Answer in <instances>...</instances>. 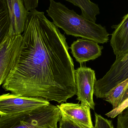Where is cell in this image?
Here are the masks:
<instances>
[{"instance_id": "obj_1", "label": "cell", "mask_w": 128, "mask_h": 128, "mask_svg": "<svg viewBox=\"0 0 128 128\" xmlns=\"http://www.w3.org/2000/svg\"><path fill=\"white\" fill-rule=\"evenodd\" d=\"M22 35L19 52L3 89L58 103L76 95L74 62L58 28L35 9L28 12Z\"/></svg>"}, {"instance_id": "obj_2", "label": "cell", "mask_w": 128, "mask_h": 128, "mask_svg": "<svg viewBox=\"0 0 128 128\" xmlns=\"http://www.w3.org/2000/svg\"><path fill=\"white\" fill-rule=\"evenodd\" d=\"M46 10L52 22L67 35L93 40L98 44L107 42L109 34L105 27L78 15L74 10L54 0H50Z\"/></svg>"}, {"instance_id": "obj_3", "label": "cell", "mask_w": 128, "mask_h": 128, "mask_svg": "<svg viewBox=\"0 0 128 128\" xmlns=\"http://www.w3.org/2000/svg\"><path fill=\"white\" fill-rule=\"evenodd\" d=\"M61 118L59 108L50 104L29 112L0 116V128H57Z\"/></svg>"}, {"instance_id": "obj_4", "label": "cell", "mask_w": 128, "mask_h": 128, "mask_svg": "<svg viewBox=\"0 0 128 128\" xmlns=\"http://www.w3.org/2000/svg\"><path fill=\"white\" fill-rule=\"evenodd\" d=\"M128 78V53L116 57L110 70L102 78L96 80L94 94L104 99L108 93L120 83Z\"/></svg>"}, {"instance_id": "obj_5", "label": "cell", "mask_w": 128, "mask_h": 128, "mask_svg": "<svg viewBox=\"0 0 128 128\" xmlns=\"http://www.w3.org/2000/svg\"><path fill=\"white\" fill-rule=\"evenodd\" d=\"M50 104L44 98L8 93L0 95V116H7L31 111Z\"/></svg>"}, {"instance_id": "obj_6", "label": "cell", "mask_w": 128, "mask_h": 128, "mask_svg": "<svg viewBox=\"0 0 128 128\" xmlns=\"http://www.w3.org/2000/svg\"><path fill=\"white\" fill-rule=\"evenodd\" d=\"M74 78L77 96L76 100L81 104L94 110L95 104L93 100L94 85L97 80L95 71L86 66L75 70Z\"/></svg>"}, {"instance_id": "obj_7", "label": "cell", "mask_w": 128, "mask_h": 128, "mask_svg": "<svg viewBox=\"0 0 128 128\" xmlns=\"http://www.w3.org/2000/svg\"><path fill=\"white\" fill-rule=\"evenodd\" d=\"M22 39V34H9L0 45V86L14 66Z\"/></svg>"}, {"instance_id": "obj_8", "label": "cell", "mask_w": 128, "mask_h": 128, "mask_svg": "<svg viewBox=\"0 0 128 128\" xmlns=\"http://www.w3.org/2000/svg\"><path fill=\"white\" fill-rule=\"evenodd\" d=\"M103 48L96 42L83 38L74 41L70 47L72 54L80 64L100 57Z\"/></svg>"}, {"instance_id": "obj_9", "label": "cell", "mask_w": 128, "mask_h": 128, "mask_svg": "<svg viewBox=\"0 0 128 128\" xmlns=\"http://www.w3.org/2000/svg\"><path fill=\"white\" fill-rule=\"evenodd\" d=\"M61 112L83 128H94L88 107L80 104L62 103L57 105Z\"/></svg>"}, {"instance_id": "obj_10", "label": "cell", "mask_w": 128, "mask_h": 128, "mask_svg": "<svg viewBox=\"0 0 128 128\" xmlns=\"http://www.w3.org/2000/svg\"><path fill=\"white\" fill-rule=\"evenodd\" d=\"M10 20L9 34H22L28 12L22 0H6Z\"/></svg>"}, {"instance_id": "obj_11", "label": "cell", "mask_w": 128, "mask_h": 128, "mask_svg": "<svg viewBox=\"0 0 128 128\" xmlns=\"http://www.w3.org/2000/svg\"><path fill=\"white\" fill-rule=\"evenodd\" d=\"M112 28L115 30L112 34L110 45L116 57H120L128 53V13L119 24Z\"/></svg>"}, {"instance_id": "obj_12", "label": "cell", "mask_w": 128, "mask_h": 128, "mask_svg": "<svg viewBox=\"0 0 128 128\" xmlns=\"http://www.w3.org/2000/svg\"><path fill=\"white\" fill-rule=\"evenodd\" d=\"M28 12L35 10L38 6L39 0H22ZM74 6L78 7L81 10V16L90 21H95L96 16L100 13L98 5L91 0H65Z\"/></svg>"}, {"instance_id": "obj_13", "label": "cell", "mask_w": 128, "mask_h": 128, "mask_svg": "<svg viewBox=\"0 0 128 128\" xmlns=\"http://www.w3.org/2000/svg\"><path fill=\"white\" fill-rule=\"evenodd\" d=\"M10 20L6 0H0V45L9 34Z\"/></svg>"}, {"instance_id": "obj_14", "label": "cell", "mask_w": 128, "mask_h": 128, "mask_svg": "<svg viewBox=\"0 0 128 128\" xmlns=\"http://www.w3.org/2000/svg\"><path fill=\"white\" fill-rule=\"evenodd\" d=\"M128 88V78L112 89L106 96L104 100L111 104L113 109L118 107Z\"/></svg>"}, {"instance_id": "obj_15", "label": "cell", "mask_w": 128, "mask_h": 128, "mask_svg": "<svg viewBox=\"0 0 128 128\" xmlns=\"http://www.w3.org/2000/svg\"><path fill=\"white\" fill-rule=\"evenodd\" d=\"M94 128H115L111 120H108L97 114H95Z\"/></svg>"}, {"instance_id": "obj_16", "label": "cell", "mask_w": 128, "mask_h": 128, "mask_svg": "<svg viewBox=\"0 0 128 128\" xmlns=\"http://www.w3.org/2000/svg\"><path fill=\"white\" fill-rule=\"evenodd\" d=\"M117 128H128V107L118 115Z\"/></svg>"}, {"instance_id": "obj_17", "label": "cell", "mask_w": 128, "mask_h": 128, "mask_svg": "<svg viewBox=\"0 0 128 128\" xmlns=\"http://www.w3.org/2000/svg\"><path fill=\"white\" fill-rule=\"evenodd\" d=\"M59 122L58 128H83L74 123L62 113L61 118Z\"/></svg>"}, {"instance_id": "obj_18", "label": "cell", "mask_w": 128, "mask_h": 128, "mask_svg": "<svg viewBox=\"0 0 128 128\" xmlns=\"http://www.w3.org/2000/svg\"><path fill=\"white\" fill-rule=\"evenodd\" d=\"M128 107V98L122 102L118 107L115 109H113L105 114L108 117L113 118L118 116L122 111Z\"/></svg>"}, {"instance_id": "obj_19", "label": "cell", "mask_w": 128, "mask_h": 128, "mask_svg": "<svg viewBox=\"0 0 128 128\" xmlns=\"http://www.w3.org/2000/svg\"><path fill=\"white\" fill-rule=\"evenodd\" d=\"M128 98V88L126 91L125 92L124 94V96H123V97L122 98L120 104H121L122 102H124L125 100H126Z\"/></svg>"}, {"instance_id": "obj_20", "label": "cell", "mask_w": 128, "mask_h": 128, "mask_svg": "<svg viewBox=\"0 0 128 128\" xmlns=\"http://www.w3.org/2000/svg\"></svg>"}]
</instances>
